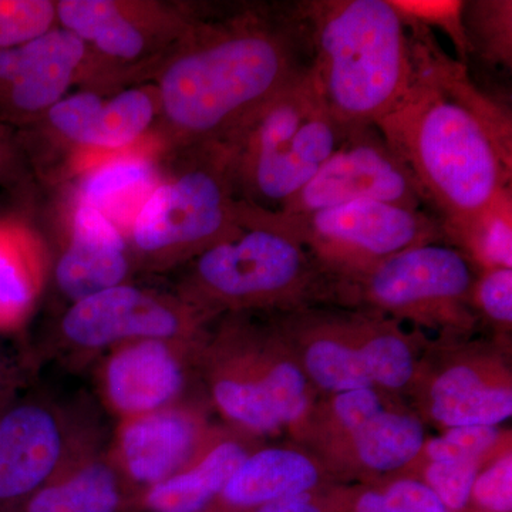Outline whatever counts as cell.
Instances as JSON below:
<instances>
[{"instance_id":"cell-1","label":"cell","mask_w":512,"mask_h":512,"mask_svg":"<svg viewBox=\"0 0 512 512\" xmlns=\"http://www.w3.org/2000/svg\"><path fill=\"white\" fill-rule=\"evenodd\" d=\"M407 20L416 66L413 86L376 127L447 239L511 190V117L478 92L466 67L440 49L429 28Z\"/></svg>"},{"instance_id":"cell-2","label":"cell","mask_w":512,"mask_h":512,"mask_svg":"<svg viewBox=\"0 0 512 512\" xmlns=\"http://www.w3.org/2000/svg\"><path fill=\"white\" fill-rule=\"evenodd\" d=\"M309 67L298 3L201 16L158 67V114L181 148L221 143Z\"/></svg>"},{"instance_id":"cell-3","label":"cell","mask_w":512,"mask_h":512,"mask_svg":"<svg viewBox=\"0 0 512 512\" xmlns=\"http://www.w3.org/2000/svg\"><path fill=\"white\" fill-rule=\"evenodd\" d=\"M320 100L346 128L376 126L414 82L413 35L392 0L298 3Z\"/></svg>"},{"instance_id":"cell-4","label":"cell","mask_w":512,"mask_h":512,"mask_svg":"<svg viewBox=\"0 0 512 512\" xmlns=\"http://www.w3.org/2000/svg\"><path fill=\"white\" fill-rule=\"evenodd\" d=\"M348 131L320 100L308 69L221 143L241 200L278 212L322 170Z\"/></svg>"},{"instance_id":"cell-5","label":"cell","mask_w":512,"mask_h":512,"mask_svg":"<svg viewBox=\"0 0 512 512\" xmlns=\"http://www.w3.org/2000/svg\"><path fill=\"white\" fill-rule=\"evenodd\" d=\"M184 150L187 160L157 184L128 229L134 268H174L245 227L247 205L227 147L210 143Z\"/></svg>"},{"instance_id":"cell-6","label":"cell","mask_w":512,"mask_h":512,"mask_svg":"<svg viewBox=\"0 0 512 512\" xmlns=\"http://www.w3.org/2000/svg\"><path fill=\"white\" fill-rule=\"evenodd\" d=\"M313 279L308 249L268 211L247 205L245 227L194 258L177 295L210 316L296 302Z\"/></svg>"},{"instance_id":"cell-7","label":"cell","mask_w":512,"mask_h":512,"mask_svg":"<svg viewBox=\"0 0 512 512\" xmlns=\"http://www.w3.org/2000/svg\"><path fill=\"white\" fill-rule=\"evenodd\" d=\"M262 346L254 330L229 323L205 356L212 403L245 433H274L308 409V376Z\"/></svg>"},{"instance_id":"cell-8","label":"cell","mask_w":512,"mask_h":512,"mask_svg":"<svg viewBox=\"0 0 512 512\" xmlns=\"http://www.w3.org/2000/svg\"><path fill=\"white\" fill-rule=\"evenodd\" d=\"M268 214L343 278L365 272L404 249L447 241L443 225L429 212L389 202L353 201L305 217Z\"/></svg>"},{"instance_id":"cell-9","label":"cell","mask_w":512,"mask_h":512,"mask_svg":"<svg viewBox=\"0 0 512 512\" xmlns=\"http://www.w3.org/2000/svg\"><path fill=\"white\" fill-rule=\"evenodd\" d=\"M103 447L83 410L43 399L0 413V512H16L36 491L80 458Z\"/></svg>"},{"instance_id":"cell-10","label":"cell","mask_w":512,"mask_h":512,"mask_svg":"<svg viewBox=\"0 0 512 512\" xmlns=\"http://www.w3.org/2000/svg\"><path fill=\"white\" fill-rule=\"evenodd\" d=\"M207 319L178 295L126 282L70 303L57 340L67 355L84 360L134 340H201Z\"/></svg>"},{"instance_id":"cell-11","label":"cell","mask_w":512,"mask_h":512,"mask_svg":"<svg viewBox=\"0 0 512 512\" xmlns=\"http://www.w3.org/2000/svg\"><path fill=\"white\" fill-rule=\"evenodd\" d=\"M363 200L426 211L412 175L376 126L350 128L322 170L276 214L305 217Z\"/></svg>"},{"instance_id":"cell-12","label":"cell","mask_w":512,"mask_h":512,"mask_svg":"<svg viewBox=\"0 0 512 512\" xmlns=\"http://www.w3.org/2000/svg\"><path fill=\"white\" fill-rule=\"evenodd\" d=\"M345 279L377 308L439 318L460 315L474 286L467 255L444 242L404 249Z\"/></svg>"},{"instance_id":"cell-13","label":"cell","mask_w":512,"mask_h":512,"mask_svg":"<svg viewBox=\"0 0 512 512\" xmlns=\"http://www.w3.org/2000/svg\"><path fill=\"white\" fill-rule=\"evenodd\" d=\"M185 6L133 0H60L57 26L83 40L89 55L117 66L167 53L200 19Z\"/></svg>"},{"instance_id":"cell-14","label":"cell","mask_w":512,"mask_h":512,"mask_svg":"<svg viewBox=\"0 0 512 512\" xmlns=\"http://www.w3.org/2000/svg\"><path fill=\"white\" fill-rule=\"evenodd\" d=\"M191 402L120 420L107 446L111 463L136 495L191 466L218 436Z\"/></svg>"},{"instance_id":"cell-15","label":"cell","mask_w":512,"mask_h":512,"mask_svg":"<svg viewBox=\"0 0 512 512\" xmlns=\"http://www.w3.org/2000/svg\"><path fill=\"white\" fill-rule=\"evenodd\" d=\"M201 340H134L104 353L96 372L104 407L120 421L185 402Z\"/></svg>"},{"instance_id":"cell-16","label":"cell","mask_w":512,"mask_h":512,"mask_svg":"<svg viewBox=\"0 0 512 512\" xmlns=\"http://www.w3.org/2000/svg\"><path fill=\"white\" fill-rule=\"evenodd\" d=\"M89 59L83 40L57 25L29 42L0 50V121L43 119L86 73Z\"/></svg>"},{"instance_id":"cell-17","label":"cell","mask_w":512,"mask_h":512,"mask_svg":"<svg viewBox=\"0 0 512 512\" xmlns=\"http://www.w3.org/2000/svg\"><path fill=\"white\" fill-rule=\"evenodd\" d=\"M133 268L124 232L99 211L74 204L69 239L53 266L64 298L73 303L126 284Z\"/></svg>"},{"instance_id":"cell-18","label":"cell","mask_w":512,"mask_h":512,"mask_svg":"<svg viewBox=\"0 0 512 512\" xmlns=\"http://www.w3.org/2000/svg\"><path fill=\"white\" fill-rule=\"evenodd\" d=\"M249 453L241 436L220 433L191 466L136 495L126 512H208Z\"/></svg>"},{"instance_id":"cell-19","label":"cell","mask_w":512,"mask_h":512,"mask_svg":"<svg viewBox=\"0 0 512 512\" xmlns=\"http://www.w3.org/2000/svg\"><path fill=\"white\" fill-rule=\"evenodd\" d=\"M49 254L35 229L16 217H0V333L25 328L45 291Z\"/></svg>"},{"instance_id":"cell-20","label":"cell","mask_w":512,"mask_h":512,"mask_svg":"<svg viewBox=\"0 0 512 512\" xmlns=\"http://www.w3.org/2000/svg\"><path fill=\"white\" fill-rule=\"evenodd\" d=\"M318 483V467L305 454L292 448H264L251 451L239 464L217 504L254 511L281 498L311 493Z\"/></svg>"},{"instance_id":"cell-21","label":"cell","mask_w":512,"mask_h":512,"mask_svg":"<svg viewBox=\"0 0 512 512\" xmlns=\"http://www.w3.org/2000/svg\"><path fill=\"white\" fill-rule=\"evenodd\" d=\"M130 495L107 447L67 467L16 512H126Z\"/></svg>"},{"instance_id":"cell-22","label":"cell","mask_w":512,"mask_h":512,"mask_svg":"<svg viewBox=\"0 0 512 512\" xmlns=\"http://www.w3.org/2000/svg\"><path fill=\"white\" fill-rule=\"evenodd\" d=\"M160 181L157 165L151 158L124 151L84 170L74 204L99 211L127 238L137 212Z\"/></svg>"},{"instance_id":"cell-23","label":"cell","mask_w":512,"mask_h":512,"mask_svg":"<svg viewBox=\"0 0 512 512\" xmlns=\"http://www.w3.org/2000/svg\"><path fill=\"white\" fill-rule=\"evenodd\" d=\"M430 412L448 429L497 427L511 417V387L491 382L477 367L451 366L431 386Z\"/></svg>"},{"instance_id":"cell-24","label":"cell","mask_w":512,"mask_h":512,"mask_svg":"<svg viewBox=\"0 0 512 512\" xmlns=\"http://www.w3.org/2000/svg\"><path fill=\"white\" fill-rule=\"evenodd\" d=\"M157 114L154 87H131L106 99L93 92L77 147L97 153L126 151L150 130Z\"/></svg>"},{"instance_id":"cell-25","label":"cell","mask_w":512,"mask_h":512,"mask_svg":"<svg viewBox=\"0 0 512 512\" xmlns=\"http://www.w3.org/2000/svg\"><path fill=\"white\" fill-rule=\"evenodd\" d=\"M350 437L360 463L379 473L399 470L412 463L426 443L419 419L390 409L352 431Z\"/></svg>"},{"instance_id":"cell-26","label":"cell","mask_w":512,"mask_h":512,"mask_svg":"<svg viewBox=\"0 0 512 512\" xmlns=\"http://www.w3.org/2000/svg\"><path fill=\"white\" fill-rule=\"evenodd\" d=\"M463 26L468 55H477L493 69L512 66V3L474 0L463 3Z\"/></svg>"},{"instance_id":"cell-27","label":"cell","mask_w":512,"mask_h":512,"mask_svg":"<svg viewBox=\"0 0 512 512\" xmlns=\"http://www.w3.org/2000/svg\"><path fill=\"white\" fill-rule=\"evenodd\" d=\"M447 241L468 249L487 269H511L512 191H504L487 210L447 234Z\"/></svg>"},{"instance_id":"cell-28","label":"cell","mask_w":512,"mask_h":512,"mask_svg":"<svg viewBox=\"0 0 512 512\" xmlns=\"http://www.w3.org/2000/svg\"><path fill=\"white\" fill-rule=\"evenodd\" d=\"M305 375L335 394L373 387L359 343L338 338L313 339L305 352ZM375 389V387H373Z\"/></svg>"},{"instance_id":"cell-29","label":"cell","mask_w":512,"mask_h":512,"mask_svg":"<svg viewBox=\"0 0 512 512\" xmlns=\"http://www.w3.org/2000/svg\"><path fill=\"white\" fill-rule=\"evenodd\" d=\"M367 375L373 387L402 389L414 375V357L409 343L397 333L384 330L360 343Z\"/></svg>"},{"instance_id":"cell-30","label":"cell","mask_w":512,"mask_h":512,"mask_svg":"<svg viewBox=\"0 0 512 512\" xmlns=\"http://www.w3.org/2000/svg\"><path fill=\"white\" fill-rule=\"evenodd\" d=\"M56 25L52 0H0V50L29 42Z\"/></svg>"},{"instance_id":"cell-31","label":"cell","mask_w":512,"mask_h":512,"mask_svg":"<svg viewBox=\"0 0 512 512\" xmlns=\"http://www.w3.org/2000/svg\"><path fill=\"white\" fill-rule=\"evenodd\" d=\"M356 512H450L426 483L417 480L394 481L384 491L360 495Z\"/></svg>"},{"instance_id":"cell-32","label":"cell","mask_w":512,"mask_h":512,"mask_svg":"<svg viewBox=\"0 0 512 512\" xmlns=\"http://www.w3.org/2000/svg\"><path fill=\"white\" fill-rule=\"evenodd\" d=\"M500 437L497 427H451L446 433L424 443L430 463L436 461H478Z\"/></svg>"},{"instance_id":"cell-33","label":"cell","mask_w":512,"mask_h":512,"mask_svg":"<svg viewBox=\"0 0 512 512\" xmlns=\"http://www.w3.org/2000/svg\"><path fill=\"white\" fill-rule=\"evenodd\" d=\"M478 461H436L426 468V484L450 512L463 511L471 500Z\"/></svg>"},{"instance_id":"cell-34","label":"cell","mask_w":512,"mask_h":512,"mask_svg":"<svg viewBox=\"0 0 512 512\" xmlns=\"http://www.w3.org/2000/svg\"><path fill=\"white\" fill-rule=\"evenodd\" d=\"M464 2H393L407 18L420 25L436 26L451 37L461 57L468 56V46L463 26Z\"/></svg>"},{"instance_id":"cell-35","label":"cell","mask_w":512,"mask_h":512,"mask_svg":"<svg viewBox=\"0 0 512 512\" xmlns=\"http://www.w3.org/2000/svg\"><path fill=\"white\" fill-rule=\"evenodd\" d=\"M471 498L481 508L491 512L512 510L511 454L498 458L494 464L477 474Z\"/></svg>"},{"instance_id":"cell-36","label":"cell","mask_w":512,"mask_h":512,"mask_svg":"<svg viewBox=\"0 0 512 512\" xmlns=\"http://www.w3.org/2000/svg\"><path fill=\"white\" fill-rule=\"evenodd\" d=\"M474 293L488 318L501 325H511L512 269H487L477 282Z\"/></svg>"},{"instance_id":"cell-37","label":"cell","mask_w":512,"mask_h":512,"mask_svg":"<svg viewBox=\"0 0 512 512\" xmlns=\"http://www.w3.org/2000/svg\"><path fill=\"white\" fill-rule=\"evenodd\" d=\"M387 409L386 403L373 387L338 393L332 402L333 417L346 433H352Z\"/></svg>"},{"instance_id":"cell-38","label":"cell","mask_w":512,"mask_h":512,"mask_svg":"<svg viewBox=\"0 0 512 512\" xmlns=\"http://www.w3.org/2000/svg\"><path fill=\"white\" fill-rule=\"evenodd\" d=\"M23 175V158L15 137L0 121V185L9 187L19 183Z\"/></svg>"},{"instance_id":"cell-39","label":"cell","mask_w":512,"mask_h":512,"mask_svg":"<svg viewBox=\"0 0 512 512\" xmlns=\"http://www.w3.org/2000/svg\"><path fill=\"white\" fill-rule=\"evenodd\" d=\"M254 512H323L313 501L311 493L292 495L281 498L256 508Z\"/></svg>"},{"instance_id":"cell-40","label":"cell","mask_w":512,"mask_h":512,"mask_svg":"<svg viewBox=\"0 0 512 512\" xmlns=\"http://www.w3.org/2000/svg\"><path fill=\"white\" fill-rule=\"evenodd\" d=\"M16 390L15 370L9 366L5 357L0 355V413L12 404V397Z\"/></svg>"}]
</instances>
